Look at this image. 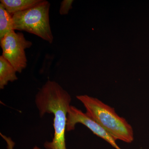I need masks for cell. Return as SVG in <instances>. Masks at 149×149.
Returning <instances> with one entry per match:
<instances>
[{"mask_svg": "<svg viewBox=\"0 0 149 149\" xmlns=\"http://www.w3.org/2000/svg\"><path fill=\"white\" fill-rule=\"evenodd\" d=\"M72 0H63L61 2L59 13L61 15H65L68 14L70 10L72 8Z\"/></svg>", "mask_w": 149, "mask_h": 149, "instance_id": "9c48e42d", "label": "cell"}, {"mask_svg": "<svg viewBox=\"0 0 149 149\" xmlns=\"http://www.w3.org/2000/svg\"><path fill=\"white\" fill-rule=\"evenodd\" d=\"M13 30L12 15L0 3V40L8 33Z\"/></svg>", "mask_w": 149, "mask_h": 149, "instance_id": "ba28073f", "label": "cell"}, {"mask_svg": "<svg viewBox=\"0 0 149 149\" xmlns=\"http://www.w3.org/2000/svg\"><path fill=\"white\" fill-rule=\"evenodd\" d=\"M50 7L49 1L42 0L31 8L14 14V29L34 34L52 44L54 37L50 24Z\"/></svg>", "mask_w": 149, "mask_h": 149, "instance_id": "3957f363", "label": "cell"}, {"mask_svg": "<svg viewBox=\"0 0 149 149\" xmlns=\"http://www.w3.org/2000/svg\"><path fill=\"white\" fill-rule=\"evenodd\" d=\"M1 41L2 55L14 67L17 72L21 73L27 66L25 50L32 46L31 41L26 40L22 32L15 30L8 33Z\"/></svg>", "mask_w": 149, "mask_h": 149, "instance_id": "277c9868", "label": "cell"}, {"mask_svg": "<svg viewBox=\"0 0 149 149\" xmlns=\"http://www.w3.org/2000/svg\"><path fill=\"white\" fill-rule=\"evenodd\" d=\"M78 123L88 127L95 135L103 139L116 149H121L116 143V140L97 123L89 117L86 113H85L75 107L70 105L68 113L67 131L74 130L75 125Z\"/></svg>", "mask_w": 149, "mask_h": 149, "instance_id": "5b68a950", "label": "cell"}, {"mask_svg": "<svg viewBox=\"0 0 149 149\" xmlns=\"http://www.w3.org/2000/svg\"><path fill=\"white\" fill-rule=\"evenodd\" d=\"M71 98L69 93L55 81L48 80L37 93L35 102L40 116L46 113L54 115V137L46 142L47 149H67L65 144L67 115Z\"/></svg>", "mask_w": 149, "mask_h": 149, "instance_id": "6da1fadb", "label": "cell"}, {"mask_svg": "<svg viewBox=\"0 0 149 149\" xmlns=\"http://www.w3.org/2000/svg\"><path fill=\"white\" fill-rule=\"evenodd\" d=\"M42 0H1V3L4 7L9 13L14 14L26 10L37 5Z\"/></svg>", "mask_w": 149, "mask_h": 149, "instance_id": "52a82bcc", "label": "cell"}, {"mask_svg": "<svg viewBox=\"0 0 149 149\" xmlns=\"http://www.w3.org/2000/svg\"><path fill=\"white\" fill-rule=\"evenodd\" d=\"M86 109V114L97 123L115 140L131 143L134 140L132 126L116 113L113 108L87 95L77 96Z\"/></svg>", "mask_w": 149, "mask_h": 149, "instance_id": "7a4b0ae2", "label": "cell"}, {"mask_svg": "<svg viewBox=\"0 0 149 149\" xmlns=\"http://www.w3.org/2000/svg\"><path fill=\"white\" fill-rule=\"evenodd\" d=\"M16 70L2 55L0 56V89L2 90L9 82L18 79Z\"/></svg>", "mask_w": 149, "mask_h": 149, "instance_id": "8992f818", "label": "cell"}, {"mask_svg": "<svg viewBox=\"0 0 149 149\" xmlns=\"http://www.w3.org/2000/svg\"><path fill=\"white\" fill-rule=\"evenodd\" d=\"M1 136L4 139L5 141L6 142L7 144V149H13L14 147L15 146V143L13 141H12L11 139L9 137L3 135L1 133H0ZM33 149H40V148H38L37 146H35Z\"/></svg>", "mask_w": 149, "mask_h": 149, "instance_id": "30bf717a", "label": "cell"}]
</instances>
